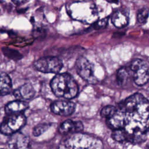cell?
<instances>
[{
	"label": "cell",
	"instance_id": "obj_14",
	"mask_svg": "<svg viewBox=\"0 0 149 149\" xmlns=\"http://www.w3.org/2000/svg\"><path fill=\"white\" fill-rule=\"evenodd\" d=\"M59 132L62 134L77 133L76 121L74 122L70 119L65 120L61 124L59 127Z\"/></svg>",
	"mask_w": 149,
	"mask_h": 149
},
{
	"label": "cell",
	"instance_id": "obj_8",
	"mask_svg": "<svg viewBox=\"0 0 149 149\" xmlns=\"http://www.w3.org/2000/svg\"><path fill=\"white\" fill-rule=\"evenodd\" d=\"M51 111L58 115L66 116L72 115L75 110V104L68 100H57L50 105Z\"/></svg>",
	"mask_w": 149,
	"mask_h": 149
},
{
	"label": "cell",
	"instance_id": "obj_11",
	"mask_svg": "<svg viewBox=\"0 0 149 149\" xmlns=\"http://www.w3.org/2000/svg\"><path fill=\"white\" fill-rule=\"evenodd\" d=\"M28 108L29 104L27 102L17 100L8 103L4 108V110L8 115H11L23 113L22 112Z\"/></svg>",
	"mask_w": 149,
	"mask_h": 149
},
{
	"label": "cell",
	"instance_id": "obj_21",
	"mask_svg": "<svg viewBox=\"0 0 149 149\" xmlns=\"http://www.w3.org/2000/svg\"><path fill=\"white\" fill-rule=\"evenodd\" d=\"M108 17H105L101 19H100L95 22L93 24V28L95 30H100L104 29L108 23Z\"/></svg>",
	"mask_w": 149,
	"mask_h": 149
},
{
	"label": "cell",
	"instance_id": "obj_2",
	"mask_svg": "<svg viewBox=\"0 0 149 149\" xmlns=\"http://www.w3.org/2000/svg\"><path fill=\"white\" fill-rule=\"evenodd\" d=\"M50 86L56 96L67 100L75 98L79 92L77 84L67 73L56 74L51 80Z\"/></svg>",
	"mask_w": 149,
	"mask_h": 149
},
{
	"label": "cell",
	"instance_id": "obj_16",
	"mask_svg": "<svg viewBox=\"0 0 149 149\" xmlns=\"http://www.w3.org/2000/svg\"><path fill=\"white\" fill-rule=\"evenodd\" d=\"M116 111V107L113 105H107L101 109L100 112V115L102 117L105 118L106 119H108L112 117L115 113Z\"/></svg>",
	"mask_w": 149,
	"mask_h": 149
},
{
	"label": "cell",
	"instance_id": "obj_6",
	"mask_svg": "<svg viewBox=\"0 0 149 149\" xmlns=\"http://www.w3.org/2000/svg\"><path fill=\"white\" fill-rule=\"evenodd\" d=\"M26 122V118L23 113L8 115L1 123V132L4 134L12 135L22 128Z\"/></svg>",
	"mask_w": 149,
	"mask_h": 149
},
{
	"label": "cell",
	"instance_id": "obj_10",
	"mask_svg": "<svg viewBox=\"0 0 149 149\" xmlns=\"http://www.w3.org/2000/svg\"><path fill=\"white\" fill-rule=\"evenodd\" d=\"M35 93L34 88L30 83L24 84L13 91V95L16 99L24 101L31 99L34 96Z\"/></svg>",
	"mask_w": 149,
	"mask_h": 149
},
{
	"label": "cell",
	"instance_id": "obj_20",
	"mask_svg": "<svg viewBox=\"0 0 149 149\" xmlns=\"http://www.w3.org/2000/svg\"><path fill=\"white\" fill-rule=\"evenodd\" d=\"M111 136L113 140L119 142L127 141V137L126 133L122 129L114 130L112 133Z\"/></svg>",
	"mask_w": 149,
	"mask_h": 149
},
{
	"label": "cell",
	"instance_id": "obj_3",
	"mask_svg": "<svg viewBox=\"0 0 149 149\" xmlns=\"http://www.w3.org/2000/svg\"><path fill=\"white\" fill-rule=\"evenodd\" d=\"M59 149H103V143L94 136L77 133L62 141Z\"/></svg>",
	"mask_w": 149,
	"mask_h": 149
},
{
	"label": "cell",
	"instance_id": "obj_1",
	"mask_svg": "<svg viewBox=\"0 0 149 149\" xmlns=\"http://www.w3.org/2000/svg\"><path fill=\"white\" fill-rule=\"evenodd\" d=\"M124 124L122 129L127 141H142L149 131V100L140 93H134L118 104Z\"/></svg>",
	"mask_w": 149,
	"mask_h": 149
},
{
	"label": "cell",
	"instance_id": "obj_18",
	"mask_svg": "<svg viewBox=\"0 0 149 149\" xmlns=\"http://www.w3.org/2000/svg\"><path fill=\"white\" fill-rule=\"evenodd\" d=\"M149 16V10L147 8H142L138 11L137 15V19L139 23L143 24H145L148 19Z\"/></svg>",
	"mask_w": 149,
	"mask_h": 149
},
{
	"label": "cell",
	"instance_id": "obj_4",
	"mask_svg": "<svg viewBox=\"0 0 149 149\" xmlns=\"http://www.w3.org/2000/svg\"><path fill=\"white\" fill-rule=\"evenodd\" d=\"M128 68L132 80L137 86H143L149 81V65L145 61L135 58Z\"/></svg>",
	"mask_w": 149,
	"mask_h": 149
},
{
	"label": "cell",
	"instance_id": "obj_12",
	"mask_svg": "<svg viewBox=\"0 0 149 149\" xmlns=\"http://www.w3.org/2000/svg\"><path fill=\"white\" fill-rule=\"evenodd\" d=\"M111 22L116 27L123 28L128 24V15L125 10L122 9H118L112 15Z\"/></svg>",
	"mask_w": 149,
	"mask_h": 149
},
{
	"label": "cell",
	"instance_id": "obj_22",
	"mask_svg": "<svg viewBox=\"0 0 149 149\" xmlns=\"http://www.w3.org/2000/svg\"><path fill=\"white\" fill-rule=\"evenodd\" d=\"M27 1H13L12 2H13L14 3H15L16 5H20V3H24L26 2H27Z\"/></svg>",
	"mask_w": 149,
	"mask_h": 149
},
{
	"label": "cell",
	"instance_id": "obj_7",
	"mask_svg": "<svg viewBox=\"0 0 149 149\" xmlns=\"http://www.w3.org/2000/svg\"><path fill=\"white\" fill-rule=\"evenodd\" d=\"M75 68L77 74L88 83L94 84L98 82L94 73L93 65L85 57L81 56L76 59Z\"/></svg>",
	"mask_w": 149,
	"mask_h": 149
},
{
	"label": "cell",
	"instance_id": "obj_9",
	"mask_svg": "<svg viewBox=\"0 0 149 149\" xmlns=\"http://www.w3.org/2000/svg\"><path fill=\"white\" fill-rule=\"evenodd\" d=\"M29 143V137L19 132L10 135L8 140V146L10 149H25Z\"/></svg>",
	"mask_w": 149,
	"mask_h": 149
},
{
	"label": "cell",
	"instance_id": "obj_5",
	"mask_svg": "<svg viewBox=\"0 0 149 149\" xmlns=\"http://www.w3.org/2000/svg\"><path fill=\"white\" fill-rule=\"evenodd\" d=\"M37 71L44 73H57L63 66L62 61L55 56H45L36 60L33 64Z\"/></svg>",
	"mask_w": 149,
	"mask_h": 149
},
{
	"label": "cell",
	"instance_id": "obj_15",
	"mask_svg": "<svg viewBox=\"0 0 149 149\" xmlns=\"http://www.w3.org/2000/svg\"><path fill=\"white\" fill-rule=\"evenodd\" d=\"M130 78L132 77L128 67L120 68L116 73V81L120 86H125Z\"/></svg>",
	"mask_w": 149,
	"mask_h": 149
},
{
	"label": "cell",
	"instance_id": "obj_13",
	"mask_svg": "<svg viewBox=\"0 0 149 149\" xmlns=\"http://www.w3.org/2000/svg\"><path fill=\"white\" fill-rule=\"evenodd\" d=\"M12 87V80L9 75L5 73H1V82H0V93L2 96L8 94Z\"/></svg>",
	"mask_w": 149,
	"mask_h": 149
},
{
	"label": "cell",
	"instance_id": "obj_17",
	"mask_svg": "<svg viewBox=\"0 0 149 149\" xmlns=\"http://www.w3.org/2000/svg\"><path fill=\"white\" fill-rule=\"evenodd\" d=\"M3 54L9 58L15 60H18L22 58V55L16 50H13L10 48H2V49Z\"/></svg>",
	"mask_w": 149,
	"mask_h": 149
},
{
	"label": "cell",
	"instance_id": "obj_19",
	"mask_svg": "<svg viewBox=\"0 0 149 149\" xmlns=\"http://www.w3.org/2000/svg\"><path fill=\"white\" fill-rule=\"evenodd\" d=\"M50 126H51L50 123H43L38 124L34 127L33 130V134L34 136H39L42 133L45 132L47 130H48Z\"/></svg>",
	"mask_w": 149,
	"mask_h": 149
}]
</instances>
